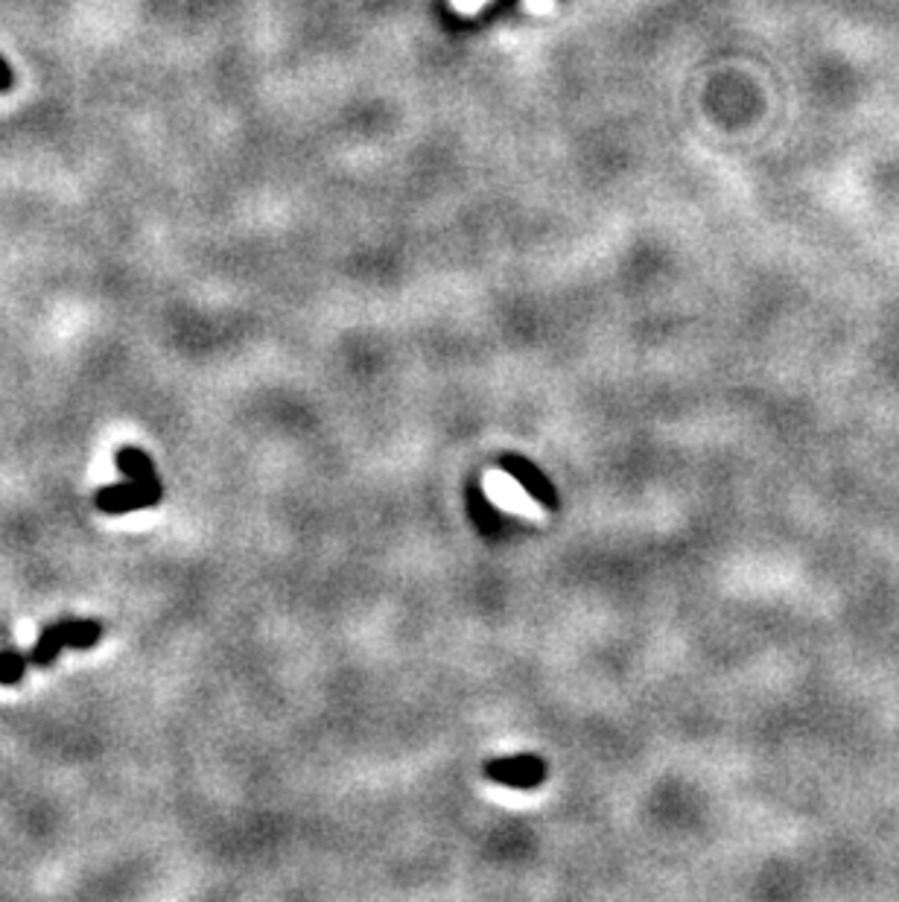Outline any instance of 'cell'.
I'll return each instance as SVG.
<instances>
[{"mask_svg": "<svg viewBox=\"0 0 899 902\" xmlns=\"http://www.w3.org/2000/svg\"><path fill=\"white\" fill-rule=\"evenodd\" d=\"M500 465H502V470L518 479L520 486L526 488V494L535 497L541 505H546V509H555V505H558V494H555L550 477H546L543 470H537L532 461L523 459V456L509 453V456H502Z\"/></svg>", "mask_w": 899, "mask_h": 902, "instance_id": "obj_4", "label": "cell"}, {"mask_svg": "<svg viewBox=\"0 0 899 902\" xmlns=\"http://www.w3.org/2000/svg\"><path fill=\"white\" fill-rule=\"evenodd\" d=\"M26 672V657L18 652H3L0 655V683H18Z\"/></svg>", "mask_w": 899, "mask_h": 902, "instance_id": "obj_6", "label": "cell"}, {"mask_svg": "<svg viewBox=\"0 0 899 902\" xmlns=\"http://www.w3.org/2000/svg\"><path fill=\"white\" fill-rule=\"evenodd\" d=\"M100 637H102V625H97V622L65 620V622H59V625H51V628L42 631V637H38L35 648L30 652V664L47 666L59 657V652L65 646L91 648Z\"/></svg>", "mask_w": 899, "mask_h": 902, "instance_id": "obj_1", "label": "cell"}, {"mask_svg": "<svg viewBox=\"0 0 899 902\" xmlns=\"http://www.w3.org/2000/svg\"><path fill=\"white\" fill-rule=\"evenodd\" d=\"M118 468L126 474L129 479H135V482H155V468L153 461H149V456H146L144 450H137V447H123V450H118Z\"/></svg>", "mask_w": 899, "mask_h": 902, "instance_id": "obj_5", "label": "cell"}, {"mask_svg": "<svg viewBox=\"0 0 899 902\" xmlns=\"http://www.w3.org/2000/svg\"><path fill=\"white\" fill-rule=\"evenodd\" d=\"M15 88V74L9 68V62L0 56V94H9Z\"/></svg>", "mask_w": 899, "mask_h": 902, "instance_id": "obj_7", "label": "cell"}, {"mask_svg": "<svg viewBox=\"0 0 899 902\" xmlns=\"http://www.w3.org/2000/svg\"><path fill=\"white\" fill-rule=\"evenodd\" d=\"M162 500V482H123V486L102 488L97 494V505L106 514H126V511L137 509H153L155 502Z\"/></svg>", "mask_w": 899, "mask_h": 902, "instance_id": "obj_2", "label": "cell"}, {"mask_svg": "<svg viewBox=\"0 0 899 902\" xmlns=\"http://www.w3.org/2000/svg\"><path fill=\"white\" fill-rule=\"evenodd\" d=\"M485 775L497 783L511 786V789H535L541 780H546V762L537 757L491 759L485 766Z\"/></svg>", "mask_w": 899, "mask_h": 902, "instance_id": "obj_3", "label": "cell"}]
</instances>
